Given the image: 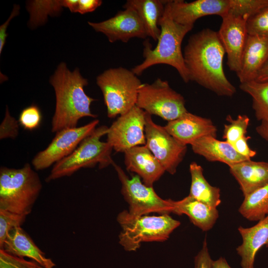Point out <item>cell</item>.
Segmentation results:
<instances>
[{"label":"cell","instance_id":"1","mask_svg":"<svg viewBox=\"0 0 268 268\" xmlns=\"http://www.w3.org/2000/svg\"><path fill=\"white\" fill-rule=\"evenodd\" d=\"M225 54L217 32L204 29L192 35L183 53L190 81L196 82L217 95L233 96L236 89L223 70Z\"/></svg>","mask_w":268,"mask_h":268},{"label":"cell","instance_id":"2","mask_svg":"<svg viewBox=\"0 0 268 268\" xmlns=\"http://www.w3.org/2000/svg\"><path fill=\"white\" fill-rule=\"evenodd\" d=\"M56 95V108L52 120V132L77 127L79 120L85 117L96 118L90 109L95 100L88 96L84 87L88 80L78 68L70 71L66 63H61L50 78Z\"/></svg>","mask_w":268,"mask_h":268},{"label":"cell","instance_id":"3","mask_svg":"<svg viewBox=\"0 0 268 268\" xmlns=\"http://www.w3.org/2000/svg\"><path fill=\"white\" fill-rule=\"evenodd\" d=\"M170 2V0H167L164 14L159 21L161 34L157 45L152 49L148 40L144 41L143 51L144 60L132 70L136 75H139L153 66L166 64L174 67L183 80L187 83L190 80L181 46L184 37L194 26L181 25L173 20Z\"/></svg>","mask_w":268,"mask_h":268},{"label":"cell","instance_id":"4","mask_svg":"<svg viewBox=\"0 0 268 268\" xmlns=\"http://www.w3.org/2000/svg\"><path fill=\"white\" fill-rule=\"evenodd\" d=\"M42 188L38 174L29 163L18 169H0V209L29 215Z\"/></svg>","mask_w":268,"mask_h":268},{"label":"cell","instance_id":"5","mask_svg":"<svg viewBox=\"0 0 268 268\" xmlns=\"http://www.w3.org/2000/svg\"><path fill=\"white\" fill-rule=\"evenodd\" d=\"M108 127L101 126L96 128L85 137L70 155L54 164L46 179L47 182L65 176H70L82 168H90L98 164L103 169L112 164V147L100 138L107 134Z\"/></svg>","mask_w":268,"mask_h":268},{"label":"cell","instance_id":"6","mask_svg":"<svg viewBox=\"0 0 268 268\" xmlns=\"http://www.w3.org/2000/svg\"><path fill=\"white\" fill-rule=\"evenodd\" d=\"M117 221L122 228L119 243L128 251L136 250L142 242L166 241L180 225L168 214L134 216L127 210L118 214Z\"/></svg>","mask_w":268,"mask_h":268},{"label":"cell","instance_id":"7","mask_svg":"<svg viewBox=\"0 0 268 268\" xmlns=\"http://www.w3.org/2000/svg\"><path fill=\"white\" fill-rule=\"evenodd\" d=\"M96 83L102 92L109 118L123 115L136 105L142 84L132 70L123 67L105 70L96 77Z\"/></svg>","mask_w":268,"mask_h":268},{"label":"cell","instance_id":"8","mask_svg":"<svg viewBox=\"0 0 268 268\" xmlns=\"http://www.w3.org/2000/svg\"><path fill=\"white\" fill-rule=\"evenodd\" d=\"M136 106L147 113L158 116L168 122L188 112L184 97L173 89L167 81L159 78L152 83L140 85Z\"/></svg>","mask_w":268,"mask_h":268},{"label":"cell","instance_id":"9","mask_svg":"<svg viewBox=\"0 0 268 268\" xmlns=\"http://www.w3.org/2000/svg\"><path fill=\"white\" fill-rule=\"evenodd\" d=\"M112 165L121 183V193L129 204L128 212L130 215L139 216L152 212L162 214L172 213L173 200L162 199L156 193L153 187L144 184L138 175H134L130 179L114 162Z\"/></svg>","mask_w":268,"mask_h":268},{"label":"cell","instance_id":"10","mask_svg":"<svg viewBox=\"0 0 268 268\" xmlns=\"http://www.w3.org/2000/svg\"><path fill=\"white\" fill-rule=\"evenodd\" d=\"M144 132L145 145L165 171L174 174L185 157L187 145L178 141L164 127L155 124L146 112Z\"/></svg>","mask_w":268,"mask_h":268},{"label":"cell","instance_id":"11","mask_svg":"<svg viewBox=\"0 0 268 268\" xmlns=\"http://www.w3.org/2000/svg\"><path fill=\"white\" fill-rule=\"evenodd\" d=\"M99 122L96 119L84 126L67 128L56 133L48 146L33 158L32 164L34 169L44 170L70 155L96 128Z\"/></svg>","mask_w":268,"mask_h":268},{"label":"cell","instance_id":"12","mask_svg":"<svg viewBox=\"0 0 268 268\" xmlns=\"http://www.w3.org/2000/svg\"><path fill=\"white\" fill-rule=\"evenodd\" d=\"M145 112L135 105L120 115L108 128L107 142L116 152L145 145Z\"/></svg>","mask_w":268,"mask_h":268},{"label":"cell","instance_id":"13","mask_svg":"<svg viewBox=\"0 0 268 268\" xmlns=\"http://www.w3.org/2000/svg\"><path fill=\"white\" fill-rule=\"evenodd\" d=\"M217 34L227 54V64L236 73L240 70L243 52L248 36L247 16L229 13L223 16Z\"/></svg>","mask_w":268,"mask_h":268},{"label":"cell","instance_id":"14","mask_svg":"<svg viewBox=\"0 0 268 268\" xmlns=\"http://www.w3.org/2000/svg\"><path fill=\"white\" fill-rule=\"evenodd\" d=\"M94 30L105 35L109 41L127 43L131 39H145L148 37L144 25L136 12L127 8L119 11L108 19L99 22H88Z\"/></svg>","mask_w":268,"mask_h":268},{"label":"cell","instance_id":"15","mask_svg":"<svg viewBox=\"0 0 268 268\" xmlns=\"http://www.w3.org/2000/svg\"><path fill=\"white\" fill-rule=\"evenodd\" d=\"M164 127L175 139L186 145L204 136L216 137L217 128L210 119L189 112L168 122Z\"/></svg>","mask_w":268,"mask_h":268},{"label":"cell","instance_id":"16","mask_svg":"<svg viewBox=\"0 0 268 268\" xmlns=\"http://www.w3.org/2000/svg\"><path fill=\"white\" fill-rule=\"evenodd\" d=\"M170 10L177 23L193 26L198 19L207 15H217L221 17L228 13V0H197L186 2L170 0Z\"/></svg>","mask_w":268,"mask_h":268},{"label":"cell","instance_id":"17","mask_svg":"<svg viewBox=\"0 0 268 268\" xmlns=\"http://www.w3.org/2000/svg\"><path fill=\"white\" fill-rule=\"evenodd\" d=\"M127 169L134 172L142 179L144 184L153 187L165 172V169L145 145H139L124 152Z\"/></svg>","mask_w":268,"mask_h":268},{"label":"cell","instance_id":"18","mask_svg":"<svg viewBox=\"0 0 268 268\" xmlns=\"http://www.w3.org/2000/svg\"><path fill=\"white\" fill-rule=\"evenodd\" d=\"M268 61V37L248 35L240 70L236 73L240 83L255 80Z\"/></svg>","mask_w":268,"mask_h":268},{"label":"cell","instance_id":"19","mask_svg":"<svg viewBox=\"0 0 268 268\" xmlns=\"http://www.w3.org/2000/svg\"><path fill=\"white\" fill-rule=\"evenodd\" d=\"M242 239V244L236 248L241 257L242 268H254L256 255L265 246L268 247V215L258 221L252 227L238 228Z\"/></svg>","mask_w":268,"mask_h":268},{"label":"cell","instance_id":"20","mask_svg":"<svg viewBox=\"0 0 268 268\" xmlns=\"http://www.w3.org/2000/svg\"><path fill=\"white\" fill-rule=\"evenodd\" d=\"M0 249L13 256L29 258L45 268H53L56 266L52 260L46 256L21 227L10 231Z\"/></svg>","mask_w":268,"mask_h":268},{"label":"cell","instance_id":"21","mask_svg":"<svg viewBox=\"0 0 268 268\" xmlns=\"http://www.w3.org/2000/svg\"><path fill=\"white\" fill-rule=\"evenodd\" d=\"M244 197L268 184V163L245 160L229 167Z\"/></svg>","mask_w":268,"mask_h":268},{"label":"cell","instance_id":"22","mask_svg":"<svg viewBox=\"0 0 268 268\" xmlns=\"http://www.w3.org/2000/svg\"><path fill=\"white\" fill-rule=\"evenodd\" d=\"M191 145L195 153L203 156L207 161L222 162L229 167L250 160L238 153L229 143L213 136L201 137Z\"/></svg>","mask_w":268,"mask_h":268},{"label":"cell","instance_id":"23","mask_svg":"<svg viewBox=\"0 0 268 268\" xmlns=\"http://www.w3.org/2000/svg\"><path fill=\"white\" fill-rule=\"evenodd\" d=\"M172 213L186 214L191 221L203 231L210 230L219 217L217 208L210 206L190 196L180 201H173Z\"/></svg>","mask_w":268,"mask_h":268},{"label":"cell","instance_id":"24","mask_svg":"<svg viewBox=\"0 0 268 268\" xmlns=\"http://www.w3.org/2000/svg\"><path fill=\"white\" fill-rule=\"evenodd\" d=\"M167 0H128L124 8L134 9L141 20L148 36L158 41L161 34L158 23L162 17Z\"/></svg>","mask_w":268,"mask_h":268},{"label":"cell","instance_id":"25","mask_svg":"<svg viewBox=\"0 0 268 268\" xmlns=\"http://www.w3.org/2000/svg\"><path fill=\"white\" fill-rule=\"evenodd\" d=\"M191 184L189 196L210 206L217 208L220 204V190L210 185L203 175L202 167L195 162L189 166Z\"/></svg>","mask_w":268,"mask_h":268},{"label":"cell","instance_id":"26","mask_svg":"<svg viewBox=\"0 0 268 268\" xmlns=\"http://www.w3.org/2000/svg\"><path fill=\"white\" fill-rule=\"evenodd\" d=\"M238 211L252 221H259L268 216V184L244 197Z\"/></svg>","mask_w":268,"mask_h":268},{"label":"cell","instance_id":"27","mask_svg":"<svg viewBox=\"0 0 268 268\" xmlns=\"http://www.w3.org/2000/svg\"><path fill=\"white\" fill-rule=\"evenodd\" d=\"M239 87L252 97L257 120L261 122L268 120V82L252 80L240 83Z\"/></svg>","mask_w":268,"mask_h":268},{"label":"cell","instance_id":"28","mask_svg":"<svg viewBox=\"0 0 268 268\" xmlns=\"http://www.w3.org/2000/svg\"><path fill=\"white\" fill-rule=\"evenodd\" d=\"M63 6L65 7L64 0L33 1L28 8L31 15L29 22L33 26L41 24L47 15L57 13Z\"/></svg>","mask_w":268,"mask_h":268},{"label":"cell","instance_id":"29","mask_svg":"<svg viewBox=\"0 0 268 268\" xmlns=\"http://www.w3.org/2000/svg\"><path fill=\"white\" fill-rule=\"evenodd\" d=\"M267 7L268 0H228L227 13L249 18Z\"/></svg>","mask_w":268,"mask_h":268},{"label":"cell","instance_id":"30","mask_svg":"<svg viewBox=\"0 0 268 268\" xmlns=\"http://www.w3.org/2000/svg\"><path fill=\"white\" fill-rule=\"evenodd\" d=\"M226 120L229 124L224 125L223 138L232 145L237 140L246 135L250 119L246 115H239L236 119H233L230 115H228Z\"/></svg>","mask_w":268,"mask_h":268},{"label":"cell","instance_id":"31","mask_svg":"<svg viewBox=\"0 0 268 268\" xmlns=\"http://www.w3.org/2000/svg\"><path fill=\"white\" fill-rule=\"evenodd\" d=\"M27 215L0 209V249L10 231L21 227Z\"/></svg>","mask_w":268,"mask_h":268},{"label":"cell","instance_id":"32","mask_svg":"<svg viewBox=\"0 0 268 268\" xmlns=\"http://www.w3.org/2000/svg\"><path fill=\"white\" fill-rule=\"evenodd\" d=\"M247 29L248 35L268 37V7L248 19Z\"/></svg>","mask_w":268,"mask_h":268},{"label":"cell","instance_id":"33","mask_svg":"<svg viewBox=\"0 0 268 268\" xmlns=\"http://www.w3.org/2000/svg\"><path fill=\"white\" fill-rule=\"evenodd\" d=\"M42 119V113L39 108L35 105H31L21 111L18 122L25 130L33 131L40 126Z\"/></svg>","mask_w":268,"mask_h":268},{"label":"cell","instance_id":"34","mask_svg":"<svg viewBox=\"0 0 268 268\" xmlns=\"http://www.w3.org/2000/svg\"><path fill=\"white\" fill-rule=\"evenodd\" d=\"M0 268H45L37 262L26 260L0 249Z\"/></svg>","mask_w":268,"mask_h":268},{"label":"cell","instance_id":"35","mask_svg":"<svg viewBox=\"0 0 268 268\" xmlns=\"http://www.w3.org/2000/svg\"><path fill=\"white\" fill-rule=\"evenodd\" d=\"M18 121L11 116L7 106L5 116L0 126V139L15 138L19 133Z\"/></svg>","mask_w":268,"mask_h":268},{"label":"cell","instance_id":"36","mask_svg":"<svg viewBox=\"0 0 268 268\" xmlns=\"http://www.w3.org/2000/svg\"><path fill=\"white\" fill-rule=\"evenodd\" d=\"M212 262L208 252L206 238H205L202 248L195 257V268H212Z\"/></svg>","mask_w":268,"mask_h":268},{"label":"cell","instance_id":"37","mask_svg":"<svg viewBox=\"0 0 268 268\" xmlns=\"http://www.w3.org/2000/svg\"><path fill=\"white\" fill-rule=\"evenodd\" d=\"M250 138V136L245 135L232 145L238 153L248 159H251L257 154L256 151L249 146L248 140Z\"/></svg>","mask_w":268,"mask_h":268},{"label":"cell","instance_id":"38","mask_svg":"<svg viewBox=\"0 0 268 268\" xmlns=\"http://www.w3.org/2000/svg\"><path fill=\"white\" fill-rule=\"evenodd\" d=\"M20 7L18 5H14L12 12L7 20L0 26V54L1 53L7 34L6 33L7 28L11 19L19 14Z\"/></svg>","mask_w":268,"mask_h":268},{"label":"cell","instance_id":"39","mask_svg":"<svg viewBox=\"0 0 268 268\" xmlns=\"http://www.w3.org/2000/svg\"><path fill=\"white\" fill-rule=\"evenodd\" d=\"M102 3L100 0H78L77 12L84 14L92 12Z\"/></svg>","mask_w":268,"mask_h":268},{"label":"cell","instance_id":"40","mask_svg":"<svg viewBox=\"0 0 268 268\" xmlns=\"http://www.w3.org/2000/svg\"><path fill=\"white\" fill-rule=\"evenodd\" d=\"M256 131L262 138L268 142V120L261 122L256 127Z\"/></svg>","mask_w":268,"mask_h":268},{"label":"cell","instance_id":"41","mask_svg":"<svg viewBox=\"0 0 268 268\" xmlns=\"http://www.w3.org/2000/svg\"><path fill=\"white\" fill-rule=\"evenodd\" d=\"M255 80L258 82H268V61L259 71Z\"/></svg>","mask_w":268,"mask_h":268},{"label":"cell","instance_id":"42","mask_svg":"<svg viewBox=\"0 0 268 268\" xmlns=\"http://www.w3.org/2000/svg\"><path fill=\"white\" fill-rule=\"evenodd\" d=\"M212 268H231L225 258L220 257L218 259L213 261Z\"/></svg>","mask_w":268,"mask_h":268},{"label":"cell","instance_id":"43","mask_svg":"<svg viewBox=\"0 0 268 268\" xmlns=\"http://www.w3.org/2000/svg\"><path fill=\"white\" fill-rule=\"evenodd\" d=\"M78 0H64L65 7H67L71 12H77Z\"/></svg>","mask_w":268,"mask_h":268}]
</instances>
